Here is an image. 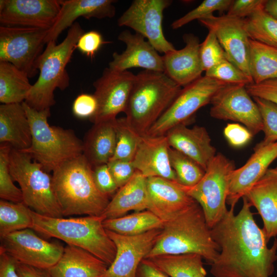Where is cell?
Returning <instances> with one entry per match:
<instances>
[{"label": "cell", "mask_w": 277, "mask_h": 277, "mask_svg": "<svg viewBox=\"0 0 277 277\" xmlns=\"http://www.w3.org/2000/svg\"><path fill=\"white\" fill-rule=\"evenodd\" d=\"M92 170L94 181L101 192L109 197L118 190V187L109 170L107 164L93 167Z\"/></svg>", "instance_id": "cell-44"}, {"label": "cell", "mask_w": 277, "mask_h": 277, "mask_svg": "<svg viewBox=\"0 0 277 277\" xmlns=\"http://www.w3.org/2000/svg\"><path fill=\"white\" fill-rule=\"evenodd\" d=\"M171 166L177 179V183L191 187L197 184L205 174V170L195 161L171 148L169 149Z\"/></svg>", "instance_id": "cell-37"}, {"label": "cell", "mask_w": 277, "mask_h": 277, "mask_svg": "<svg viewBox=\"0 0 277 277\" xmlns=\"http://www.w3.org/2000/svg\"><path fill=\"white\" fill-rule=\"evenodd\" d=\"M165 135L171 148L189 157L205 170L216 154L210 136L203 126L189 128L181 124L170 129Z\"/></svg>", "instance_id": "cell-24"}, {"label": "cell", "mask_w": 277, "mask_h": 277, "mask_svg": "<svg viewBox=\"0 0 277 277\" xmlns=\"http://www.w3.org/2000/svg\"><path fill=\"white\" fill-rule=\"evenodd\" d=\"M206 76L230 85H247L253 83L241 69L224 59L205 71Z\"/></svg>", "instance_id": "cell-42"}, {"label": "cell", "mask_w": 277, "mask_h": 277, "mask_svg": "<svg viewBox=\"0 0 277 277\" xmlns=\"http://www.w3.org/2000/svg\"><path fill=\"white\" fill-rule=\"evenodd\" d=\"M172 3L169 0H134L117 20L120 27H128L147 39L164 54L176 49L165 37L163 12Z\"/></svg>", "instance_id": "cell-12"}, {"label": "cell", "mask_w": 277, "mask_h": 277, "mask_svg": "<svg viewBox=\"0 0 277 277\" xmlns=\"http://www.w3.org/2000/svg\"><path fill=\"white\" fill-rule=\"evenodd\" d=\"M31 209L23 202L14 203L0 201L1 238L11 233L32 228Z\"/></svg>", "instance_id": "cell-35"}, {"label": "cell", "mask_w": 277, "mask_h": 277, "mask_svg": "<svg viewBox=\"0 0 277 277\" xmlns=\"http://www.w3.org/2000/svg\"><path fill=\"white\" fill-rule=\"evenodd\" d=\"M32 132L30 147L23 151L29 154L47 172H53L64 163L83 154V141L72 129L51 126L48 122L50 109L38 111L25 102Z\"/></svg>", "instance_id": "cell-7"}, {"label": "cell", "mask_w": 277, "mask_h": 277, "mask_svg": "<svg viewBox=\"0 0 277 277\" xmlns=\"http://www.w3.org/2000/svg\"><path fill=\"white\" fill-rule=\"evenodd\" d=\"M199 21L208 30L215 33L227 60L252 80L249 63L250 38L247 31L245 18L227 14L219 16L212 14Z\"/></svg>", "instance_id": "cell-16"}, {"label": "cell", "mask_w": 277, "mask_h": 277, "mask_svg": "<svg viewBox=\"0 0 277 277\" xmlns=\"http://www.w3.org/2000/svg\"><path fill=\"white\" fill-rule=\"evenodd\" d=\"M0 143L21 151L30 147L31 126L22 103L0 105Z\"/></svg>", "instance_id": "cell-29"}, {"label": "cell", "mask_w": 277, "mask_h": 277, "mask_svg": "<svg viewBox=\"0 0 277 277\" xmlns=\"http://www.w3.org/2000/svg\"><path fill=\"white\" fill-rule=\"evenodd\" d=\"M249 71L253 83L277 78V48L250 40Z\"/></svg>", "instance_id": "cell-34"}, {"label": "cell", "mask_w": 277, "mask_h": 277, "mask_svg": "<svg viewBox=\"0 0 277 277\" xmlns=\"http://www.w3.org/2000/svg\"><path fill=\"white\" fill-rule=\"evenodd\" d=\"M226 85L205 75L184 87L147 134L152 136L164 135L176 126L187 125L196 112L210 104L215 93Z\"/></svg>", "instance_id": "cell-10"}, {"label": "cell", "mask_w": 277, "mask_h": 277, "mask_svg": "<svg viewBox=\"0 0 277 277\" xmlns=\"http://www.w3.org/2000/svg\"><path fill=\"white\" fill-rule=\"evenodd\" d=\"M235 169L234 162L221 153L210 161L200 181L195 186L181 185L201 207L206 222L211 229L228 211L226 201L230 176Z\"/></svg>", "instance_id": "cell-9"}, {"label": "cell", "mask_w": 277, "mask_h": 277, "mask_svg": "<svg viewBox=\"0 0 277 277\" xmlns=\"http://www.w3.org/2000/svg\"><path fill=\"white\" fill-rule=\"evenodd\" d=\"M148 210L164 223L196 201L177 183L160 177L147 178Z\"/></svg>", "instance_id": "cell-21"}, {"label": "cell", "mask_w": 277, "mask_h": 277, "mask_svg": "<svg viewBox=\"0 0 277 277\" xmlns=\"http://www.w3.org/2000/svg\"><path fill=\"white\" fill-rule=\"evenodd\" d=\"M251 97L245 85L227 84L212 98L210 115L242 124L255 135L262 131L263 126L259 108Z\"/></svg>", "instance_id": "cell-14"}, {"label": "cell", "mask_w": 277, "mask_h": 277, "mask_svg": "<svg viewBox=\"0 0 277 277\" xmlns=\"http://www.w3.org/2000/svg\"><path fill=\"white\" fill-rule=\"evenodd\" d=\"M249 37L277 48V18L267 13L264 8L245 18Z\"/></svg>", "instance_id": "cell-36"}, {"label": "cell", "mask_w": 277, "mask_h": 277, "mask_svg": "<svg viewBox=\"0 0 277 277\" xmlns=\"http://www.w3.org/2000/svg\"><path fill=\"white\" fill-rule=\"evenodd\" d=\"M107 165L118 189L126 184L136 171L132 161L112 160Z\"/></svg>", "instance_id": "cell-45"}, {"label": "cell", "mask_w": 277, "mask_h": 277, "mask_svg": "<svg viewBox=\"0 0 277 277\" xmlns=\"http://www.w3.org/2000/svg\"><path fill=\"white\" fill-rule=\"evenodd\" d=\"M16 271L19 277H51L48 270L17 262Z\"/></svg>", "instance_id": "cell-53"}, {"label": "cell", "mask_w": 277, "mask_h": 277, "mask_svg": "<svg viewBox=\"0 0 277 277\" xmlns=\"http://www.w3.org/2000/svg\"><path fill=\"white\" fill-rule=\"evenodd\" d=\"M170 146L165 135H141L132 163L146 177H160L177 182L169 159Z\"/></svg>", "instance_id": "cell-22"}, {"label": "cell", "mask_w": 277, "mask_h": 277, "mask_svg": "<svg viewBox=\"0 0 277 277\" xmlns=\"http://www.w3.org/2000/svg\"><path fill=\"white\" fill-rule=\"evenodd\" d=\"M114 125L116 132V145L114 155L110 160H122L132 161L141 135L129 126L125 117L116 118Z\"/></svg>", "instance_id": "cell-38"}, {"label": "cell", "mask_w": 277, "mask_h": 277, "mask_svg": "<svg viewBox=\"0 0 277 277\" xmlns=\"http://www.w3.org/2000/svg\"><path fill=\"white\" fill-rule=\"evenodd\" d=\"M185 47L163 56L164 73L181 87L202 77L204 71L200 56L199 37L192 33L183 36Z\"/></svg>", "instance_id": "cell-23"}, {"label": "cell", "mask_w": 277, "mask_h": 277, "mask_svg": "<svg viewBox=\"0 0 277 277\" xmlns=\"http://www.w3.org/2000/svg\"><path fill=\"white\" fill-rule=\"evenodd\" d=\"M52 172L54 190L63 216L102 215L109 196L97 188L92 167L83 154L64 163Z\"/></svg>", "instance_id": "cell-3"}, {"label": "cell", "mask_w": 277, "mask_h": 277, "mask_svg": "<svg viewBox=\"0 0 277 277\" xmlns=\"http://www.w3.org/2000/svg\"><path fill=\"white\" fill-rule=\"evenodd\" d=\"M237 214L230 207L211 229L213 240L220 248L211 264L214 277H270L277 261V239L270 248L263 229L256 224L251 205L243 196Z\"/></svg>", "instance_id": "cell-1"}, {"label": "cell", "mask_w": 277, "mask_h": 277, "mask_svg": "<svg viewBox=\"0 0 277 277\" xmlns=\"http://www.w3.org/2000/svg\"><path fill=\"white\" fill-rule=\"evenodd\" d=\"M84 33L81 25L75 22L61 43L57 44L55 41L47 43L37 62L38 78L25 101L29 107L38 111L50 109L55 104V90H64L69 86V76L66 67Z\"/></svg>", "instance_id": "cell-6"}, {"label": "cell", "mask_w": 277, "mask_h": 277, "mask_svg": "<svg viewBox=\"0 0 277 277\" xmlns=\"http://www.w3.org/2000/svg\"><path fill=\"white\" fill-rule=\"evenodd\" d=\"M10 171L22 191L23 202L35 212L52 217H64L53 185L52 176L28 153L11 149Z\"/></svg>", "instance_id": "cell-8"}, {"label": "cell", "mask_w": 277, "mask_h": 277, "mask_svg": "<svg viewBox=\"0 0 277 277\" xmlns=\"http://www.w3.org/2000/svg\"><path fill=\"white\" fill-rule=\"evenodd\" d=\"M254 207L263 222L268 242L277 236V170L268 169L244 196Z\"/></svg>", "instance_id": "cell-26"}, {"label": "cell", "mask_w": 277, "mask_h": 277, "mask_svg": "<svg viewBox=\"0 0 277 277\" xmlns=\"http://www.w3.org/2000/svg\"><path fill=\"white\" fill-rule=\"evenodd\" d=\"M106 43L100 32L91 30L81 35L77 42L76 48L83 54L92 58L102 45Z\"/></svg>", "instance_id": "cell-48"}, {"label": "cell", "mask_w": 277, "mask_h": 277, "mask_svg": "<svg viewBox=\"0 0 277 277\" xmlns=\"http://www.w3.org/2000/svg\"><path fill=\"white\" fill-rule=\"evenodd\" d=\"M48 29L1 26L0 62H8L28 77L37 73V62L46 44Z\"/></svg>", "instance_id": "cell-11"}, {"label": "cell", "mask_w": 277, "mask_h": 277, "mask_svg": "<svg viewBox=\"0 0 277 277\" xmlns=\"http://www.w3.org/2000/svg\"><path fill=\"white\" fill-rule=\"evenodd\" d=\"M182 89L164 72L141 71L136 75L125 112L127 122L139 135L147 134Z\"/></svg>", "instance_id": "cell-5"}, {"label": "cell", "mask_w": 277, "mask_h": 277, "mask_svg": "<svg viewBox=\"0 0 277 277\" xmlns=\"http://www.w3.org/2000/svg\"><path fill=\"white\" fill-rule=\"evenodd\" d=\"M203 257L196 253L160 255L148 259L169 277H206Z\"/></svg>", "instance_id": "cell-33"}, {"label": "cell", "mask_w": 277, "mask_h": 277, "mask_svg": "<svg viewBox=\"0 0 277 277\" xmlns=\"http://www.w3.org/2000/svg\"><path fill=\"white\" fill-rule=\"evenodd\" d=\"M97 109V102L94 94L82 93L74 101L72 111L74 115L81 119L92 118Z\"/></svg>", "instance_id": "cell-47"}, {"label": "cell", "mask_w": 277, "mask_h": 277, "mask_svg": "<svg viewBox=\"0 0 277 277\" xmlns=\"http://www.w3.org/2000/svg\"><path fill=\"white\" fill-rule=\"evenodd\" d=\"M12 147L8 143L0 145V197L1 200L14 202H23L19 188L14 184L10 171V154Z\"/></svg>", "instance_id": "cell-39"}, {"label": "cell", "mask_w": 277, "mask_h": 277, "mask_svg": "<svg viewBox=\"0 0 277 277\" xmlns=\"http://www.w3.org/2000/svg\"><path fill=\"white\" fill-rule=\"evenodd\" d=\"M136 277H169L159 269L148 259H144L140 263Z\"/></svg>", "instance_id": "cell-52"}, {"label": "cell", "mask_w": 277, "mask_h": 277, "mask_svg": "<svg viewBox=\"0 0 277 277\" xmlns=\"http://www.w3.org/2000/svg\"><path fill=\"white\" fill-rule=\"evenodd\" d=\"M64 247L40 238L32 228L17 231L1 238L0 251L17 263L48 270L61 258Z\"/></svg>", "instance_id": "cell-13"}, {"label": "cell", "mask_w": 277, "mask_h": 277, "mask_svg": "<svg viewBox=\"0 0 277 277\" xmlns=\"http://www.w3.org/2000/svg\"><path fill=\"white\" fill-rule=\"evenodd\" d=\"M115 120L93 124L83 141V155L94 167L107 164L112 158L116 145Z\"/></svg>", "instance_id": "cell-30"}, {"label": "cell", "mask_w": 277, "mask_h": 277, "mask_svg": "<svg viewBox=\"0 0 277 277\" xmlns=\"http://www.w3.org/2000/svg\"><path fill=\"white\" fill-rule=\"evenodd\" d=\"M162 229L135 236L123 235L106 229L116 251L113 262L102 277H136L140 263L153 247Z\"/></svg>", "instance_id": "cell-18"}, {"label": "cell", "mask_w": 277, "mask_h": 277, "mask_svg": "<svg viewBox=\"0 0 277 277\" xmlns=\"http://www.w3.org/2000/svg\"><path fill=\"white\" fill-rule=\"evenodd\" d=\"M223 133L229 145L235 148L245 146L253 136L246 127L237 123H228Z\"/></svg>", "instance_id": "cell-46"}, {"label": "cell", "mask_w": 277, "mask_h": 277, "mask_svg": "<svg viewBox=\"0 0 277 277\" xmlns=\"http://www.w3.org/2000/svg\"><path fill=\"white\" fill-rule=\"evenodd\" d=\"M164 225V222L160 217L148 210L103 221L106 229L126 236H135L152 230L162 229Z\"/></svg>", "instance_id": "cell-32"}, {"label": "cell", "mask_w": 277, "mask_h": 277, "mask_svg": "<svg viewBox=\"0 0 277 277\" xmlns=\"http://www.w3.org/2000/svg\"><path fill=\"white\" fill-rule=\"evenodd\" d=\"M62 1L1 0L2 26L49 30L59 13Z\"/></svg>", "instance_id": "cell-17"}, {"label": "cell", "mask_w": 277, "mask_h": 277, "mask_svg": "<svg viewBox=\"0 0 277 277\" xmlns=\"http://www.w3.org/2000/svg\"><path fill=\"white\" fill-rule=\"evenodd\" d=\"M32 229L48 238L61 240L67 245L81 248L109 266L116 255V247L103 225L101 216L52 217L31 210Z\"/></svg>", "instance_id": "cell-4"}, {"label": "cell", "mask_w": 277, "mask_h": 277, "mask_svg": "<svg viewBox=\"0 0 277 277\" xmlns=\"http://www.w3.org/2000/svg\"><path fill=\"white\" fill-rule=\"evenodd\" d=\"M264 10L277 18V0H266Z\"/></svg>", "instance_id": "cell-54"}, {"label": "cell", "mask_w": 277, "mask_h": 277, "mask_svg": "<svg viewBox=\"0 0 277 277\" xmlns=\"http://www.w3.org/2000/svg\"><path fill=\"white\" fill-rule=\"evenodd\" d=\"M135 77L136 75L128 71L105 68L93 84L97 109L89 120L93 124L113 120L118 114L125 112Z\"/></svg>", "instance_id": "cell-15"}, {"label": "cell", "mask_w": 277, "mask_h": 277, "mask_svg": "<svg viewBox=\"0 0 277 277\" xmlns=\"http://www.w3.org/2000/svg\"><path fill=\"white\" fill-rule=\"evenodd\" d=\"M232 2V0H204L195 8L174 21L171 27L173 29H177L194 20L199 21L212 15L215 11L220 13L227 11Z\"/></svg>", "instance_id": "cell-41"}, {"label": "cell", "mask_w": 277, "mask_h": 277, "mask_svg": "<svg viewBox=\"0 0 277 277\" xmlns=\"http://www.w3.org/2000/svg\"><path fill=\"white\" fill-rule=\"evenodd\" d=\"M142 35L132 33L128 30L122 31L118 39L124 43L126 48L121 53L115 52L108 67L118 71H125L132 68L164 72L163 56Z\"/></svg>", "instance_id": "cell-20"}, {"label": "cell", "mask_w": 277, "mask_h": 277, "mask_svg": "<svg viewBox=\"0 0 277 277\" xmlns=\"http://www.w3.org/2000/svg\"><path fill=\"white\" fill-rule=\"evenodd\" d=\"M277 158V141L263 146H255L254 153L246 163L234 169L230 175L226 203L235 207L250 189L265 174Z\"/></svg>", "instance_id": "cell-19"}, {"label": "cell", "mask_w": 277, "mask_h": 277, "mask_svg": "<svg viewBox=\"0 0 277 277\" xmlns=\"http://www.w3.org/2000/svg\"><path fill=\"white\" fill-rule=\"evenodd\" d=\"M266 0L233 1L227 14L241 18L251 16L260 9L264 8Z\"/></svg>", "instance_id": "cell-50"}, {"label": "cell", "mask_w": 277, "mask_h": 277, "mask_svg": "<svg viewBox=\"0 0 277 277\" xmlns=\"http://www.w3.org/2000/svg\"><path fill=\"white\" fill-rule=\"evenodd\" d=\"M108 267L89 252L67 245L58 262L47 270L51 277H102Z\"/></svg>", "instance_id": "cell-27"}, {"label": "cell", "mask_w": 277, "mask_h": 277, "mask_svg": "<svg viewBox=\"0 0 277 277\" xmlns=\"http://www.w3.org/2000/svg\"><path fill=\"white\" fill-rule=\"evenodd\" d=\"M27 75L12 64L0 62V102L22 103L32 87Z\"/></svg>", "instance_id": "cell-31"}, {"label": "cell", "mask_w": 277, "mask_h": 277, "mask_svg": "<svg viewBox=\"0 0 277 277\" xmlns=\"http://www.w3.org/2000/svg\"><path fill=\"white\" fill-rule=\"evenodd\" d=\"M114 2L113 0L62 1L57 18L46 37V44L51 41H56L61 33L69 28L79 17L86 19L114 17L115 8L113 4Z\"/></svg>", "instance_id": "cell-25"}, {"label": "cell", "mask_w": 277, "mask_h": 277, "mask_svg": "<svg viewBox=\"0 0 277 277\" xmlns=\"http://www.w3.org/2000/svg\"><path fill=\"white\" fill-rule=\"evenodd\" d=\"M220 251L203 211L195 202L164 223L155 244L145 259L160 255L196 253L211 264Z\"/></svg>", "instance_id": "cell-2"}, {"label": "cell", "mask_w": 277, "mask_h": 277, "mask_svg": "<svg viewBox=\"0 0 277 277\" xmlns=\"http://www.w3.org/2000/svg\"><path fill=\"white\" fill-rule=\"evenodd\" d=\"M148 208L147 177L136 170L132 178L118 189L102 216L104 220L117 218L129 211L139 212Z\"/></svg>", "instance_id": "cell-28"}, {"label": "cell", "mask_w": 277, "mask_h": 277, "mask_svg": "<svg viewBox=\"0 0 277 277\" xmlns=\"http://www.w3.org/2000/svg\"><path fill=\"white\" fill-rule=\"evenodd\" d=\"M17 262L7 253L0 251V277H19Z\"/></svg>", "instance_id": "cell-51"}, {"label": "cell", "mask_w": 277, "mask_h": 277, "mask_svg": "<svg viewBox=\"0 0 277 277\" xmlns=\"http://www.w3.org/2000/svg\"><path fill=\"white\" fill-rule=\"evenodd\" d=\"M252 97H259L277 105V78L269 80L259 84L251 83L245 86Z\"/></svg>", "instance_id": "cell-49"}, {"label": "cell", "mask_w": 277, "mask_h": 277, "mask_svg": "<svg viewBox=\"0 0 277 277\" xmlns=\"http://www.w3.org/2000/svg\"><path fill=\"white\" fill-rule=\"evenodd\" d=\"M200 56L204 71L227 59L224 50L212 30H209L205 39L200 44Z\"/></svg>", "instance_id": "cell-43"}, {"label": "cell", "mask_w": 277, "mask_h": 277, "mask_svg": "<svg viewBox=\"0 0 277 277\" xmlns=\"http://www.w3.org/2000/svg\"><path fill=\"white\" fill-rule=\"evenodd\" d=\"M275 169L277 170V166L275 168Z\"/></svg>", "instance_id": "cell-55"}, {"label": "cell", "mask_w": 277, "mask_h": 277, "mask_svg": "<svg viewBox=\"0 0 277 277\" xmlns=\"http://www.w3.org/2000/svg\"><path fill=\"white\" fill-rule=\"evenodd\" d=\"M263 122L264 139L255 146H263L277 141V105L261 98L253 97Z\"/></svg>", "instance_id": "cell-40"}]
</instances>
